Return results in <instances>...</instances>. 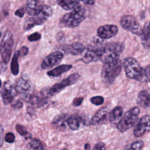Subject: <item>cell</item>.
I'll return each mask as SVG.
<instances>
[{"label": "cell", "mask_w": 150, "mask_h": 150, "mask_svg": "<svg viewBox=\"0 0 150 150\" xmlns=\"http://www.w3.org/2000/svg\"><path fill=\"white\" fill-rule=\"evenodd\" d=\"M84 148H85V149H86V150L90 149V145H89L88 144H85V145H84Z\"/></svg>", "instance_id": "cell-41"}, {"label": "cell", "mask_w": 150, "mask_h": 150, "mask_svg": "<svg viewBox=\"0 0 150 150\" xmlns=\"http://www.w3.org/2000/svg\"><path fill=\"white\" fill-rule=\"evenodd\" d=\"M122 70V62L118 58L104 63L101 77L103 83L106 86L111 84Z\"/></svg>", "instance_id": "cell-2"}, {"label": "cell", "mask_w": 150, "mask_h": 150, "mask_svg": "<svg viewBox=\"0 0 150 150\" xmlns=\"http://www.w3.org/2000/svg\"><path fill=\"white\" fill-rule=\"evenodd\" d=\"M85 46L80 42H74L70 45L68 47L69 52L73 55H80L83 53Z\"/></svg>", "instance_id": "cell-23"}, {"label": "cell", "mask_w": 150, "mask_h": 150, "mask_svg": "<svg viewBox=\"0 0 150 150\" xmlns=\"http://www.w3.org/2000/svg\"><path fill=\"white\" fill-rule=\"evenodd\" d=\"M26 12V9L25 7L23 6H22L21 8H19V9H18L15 12V14L16 16H18V17H20V18H22L23 16L25 13Z\"/></svg>", "instance_id": "cell-34"}, {"label": "cell", "mask_w": 150, "mask_h": 150, "mask_svg": "<svg viewBox=\"0 0 150 150\" xmlns=\"http://www.w3.org/2000/svg\"><path fill=\"white\" fill-rule=\"evenodd\" d=\"M139 112V108L137 107H134L127 111L117 125L118 130L124 132L132 128L137 120Z\"/></svg>", "instance_id": "cell-6"}, {"label": "cell", "mask_w": 150, "mask_h": 150, "mask_svg": "<svg viewBox=\"0 0 150 150\" xmlns=\"http://www.w3.org/2000/svg\"><path fill=\"white\" fill-rule=\"evenodd\" d=\"M6 69V63L2 62L0 63V73L4 72Z\"/></svg>", "instance_id": "cell-39"}, {"label": "cell", "mask_w": 150, "mask_h": 150, "mask_svg": "<svg viewBox=\"0 0 150 150\" xmlns=\"http://www.w3.org/2000/svg\"><path fill=\"white\" fill-rule=\"evenodd\" d=\"M32 87V84L29 80L27 77H21L18 79L15 88L17 92H19V95H21L30 93Z\"/></svg>", "instance_id": "cell-17"}, {"label": "cell", "mask_w": 150, "mask_h": 150, "mask_svg": "<svg viewBox=\"0 0 150 150\" xmlns=\"http://www.w3.org/2000/svg\"><path fill=\"white\" fill-rule=\"evenodd\" d=\"M44 0H27L26 12L30 16L36 15L44 5Z\"/></svg>", "instance_id": "cell-16"}, {"label": "cell", "mask_w": 150, "mask_h": 150, "mask_svg": "<svg viewBox=\"0 0 150 150\" xmlns=\"http://www.w3.org/2000/svg\"><path fill=\"white\" fill-rule=\"evenodd\" d=\"M80 1L86 5H93L96 1V0H80Z\"/></svg>", "instance_id": "cell-40"}, {"label": "cell", "mask_w": 150, "mask_h": 150, "mask_svg": "<svg viewBox=\"0 0 150 150\" xmlns=\"http://www.w3.org/2000/svg\"><path fill=\"white\" fill-rule=\"evenodd\" d=\"M19 56H25L29 52V49L26 46H22L19 50L17 51Z\"/></svg>", "instance_id": "cell-32"}, {"label": "cell", "mask_w": 150, "mask_h": 150, "mask_svg": "<svg viewBox=\"0 0 150 150\" xmlns=\"http://www.w3.org/2000/svg\"><path fill=\"white\" fill-rule=\"evenodd\" d=\"M53 10L48 5H43L41 10L35 15L27 19L23 25V28L26 30L32 29L36 25H40L45 22L52 15Z\"/></svg>", "instance_id": "cell-5"}, {"label": "cell", "mask_w": 150, "mask_h": 150, "mask_svg": "<svg viewBox=\"0 0 150 150\" xmlns=\"http://www.w3.org/2000/svg\"><path fill=\"white\" fill-rule=\"evenodd\" d=\"M104 98L101 96H97L93 97L90 98V101L92 104L96 105H101L104 103Z\"/></svg>", "instance_id": "cell-29"}, {"label": "cell", "mask_w": 150, "mask_h": 150, "mask_svg": "<svg viewBox=\"0 0 150 150\" xmlns=\"http://www.w3.org/2000/svg\"><path fill=\"white\" fill-rule=\"evenodd\" d=\"M13 45V38L11 31L7 30L4 35L1 45L0 54L2 62L7 63L9 61Z\"/></svg>", "instance_id": "cell-7"}, {"label": "cell", "mask_w": 150, "mask_h": 150, "mask_svg": "<svg viewBox=\"0 0 150 150\" xmlns=\"http://www.w3.org/2000/svg\"><path fill=\"white\" fill-rule=\"evenodd\" d=\"M19 55L18 52H15L12 59L11 69V71L13 75H17L19 73V64H18Z\"/></svg>", "instance_id": "cell-25"}, {"label": "cell", "mask_w": 150, "mask_h": 150, "mask_svg": "<svg viewBox=\"0 0 150 150\" xmlns=\"http://www.w3.org/2000/svg\"><path fill=\"white\" fill-rule=\"evenodd\" d=\"M101 47L99 45H89L83 52L84 54L81 60L85 63L97 61L100 58Z\"/></svg>", "instance_id": "cell-10"}, {"label": "cell", "mask_w": 150, "mask_h": 150, "mask_svg": "<svg viewBox=\"0 0 150 150\" xmlns=\"http://www.w3.org/2000/svg\"><path fill=\"white\" fill-rule=\"evenodd\" d=\"M71 67L72 66L70 64H62L49 71L47 73V74L50 77H57L69 71Z\"/></svg>", "instance_id": "cell-21"}, {"label": "cell", "mask_w": 150, "mask_h": 150, "mask_svg": "<svg viewBox=\"0 0 150 150\" xmlns=\"http://www.w3.org/2000/svg\"><path fill=\"white\" fill-rule=\"evenodd\" d=\"M62 150H67V149H65V148H64V149H62Z\"/></svg>", "instance_id": "cell-44"}, {"label": "cell", "mask_w": 150, "mask_h": 150, "mask_svg": "<svg viewBox=\"0 0 150 150\" xmlns=\"http://www.w3.org/2000/svg\"><path fill=\"white\" fill-rule=\"evenodd\" d=\"M66 122L72 130H77L80 126L81 120L77 115H72L67 118Z\"/></svg>", "instance_id": "cell-24"}, {"label": "cell", "mask_w": 150, "mask_h": 150, "mask_svg": "<svg viewBox=\"0 0 150 150\" xmlns=\"http://www.w3.org/2000/svg\"><path fill=\"white\" fill-rule=\"evenodd\" d=\"M40 38H41V35L39 33L35 32L34 33H32L30 35H29L28 38V39L30 42H33V41H37L39 40Z\"/></svg>", "instance_id": "cell-31"}, {"label": "cell", "mask_w": 150, "mask_h": 150, "mask_svg": "<svg viewBox=\"0 0 150 150\" xmlns=\"http://www.w3.org/2000/svg\"><path fill=\"white\" fill-rule=\"evenodd\" d=\"M144 143L142 141H136L124 148V150H141L144 147Z\"/></svg>", "instance_id": "cell-26"}, {"label": "cell", "mask_w": 150, "mask_h": 150, "mask_svg": "<svg viewBox=\"0 0 150 150\" xmlns=\"http://www.w3.org/2000/svg\"><path fill=\"white\" fill-rule=\"evenodd\" d=\"M63 58V54L61 52H54L46 56L42 61L41 63V68L44 70L52 68L60 63Z\"/></svg>", "instance_id": "cell-12"}, {"label": "cell", "mask_w": 150, "mask_h": 150, "mask_svg": "<svg viewBox=\"0 0 150 150\" xmlns=\"http://www.w3.org/2000/svg\"><path fill=\"white\" fill-rule=\"evenodd\" d=\"M29 145L34 150H44L42 142L38 139H32L29 142Z\"/></svg>", "instance_id": "cell-27"}, {"label": "cell", "mask_w": 150, "mask_h": 150, "mask_svg": "<svg viewBox=\"0 0 150 150\" xmlns=\"http://www.w3.org/2000/svg\"><path fill=\"white\" fill-rule=\"evenodd\" d=\"M17 94V91L16 88L13 86L11 83L5 82L4 85V88L2 90L1 96L3 102L5 104H8L11 103Z\"/></svg>", "instance_id": "cell-14"}, {"label": "cell", "mask_w": 150, "mask_h": 150, "mask_svg": "<svg viewBox=\"0 0 150 150\" xmlns=\"http://www.w3.org/2000/svg\"><path fill=\"white\" fill-rule=\"evenodd\" d=\"M86 16V11L85 8L80 5L65 14L60 19V24L64 27L75 28L84 20Z\"/></svg>", "instance_id": "cell-3"}, {"label": "cell", "mask_w": 150, "mask_h": 150, "mask_svg": "<svg viewBox=\"0 0 150 150\" xmlns=\"http://www.w3.org/2000/svg\"><path fill=\"white\" fill-rule=\"evenodd\" d=\"M121 26L125 29L134 34L141 35L142 28H141L137 19L132 15H123L120 19Z\"/></svg>", "instance_id": "cell-8"}, {"label": "cell", "mask_w": 150, "mask_h": 150, "mask_svg": "<svg viewBox=\"0 0 150 150\" xmlns=\"http://www.w3.org/2000/svg\"><path fill=\"white\" fill-rule=\"evenodd\" d=\"M1 36H2V33L0 32V38H1Z\"/></svg>", "instance_id": "cell-43"}, {"label": "cell", "mask_w": 150, "mask_h": 150, "mask_svg": "<svg viewBox=\"0 0 150 150\" xmlns=\"http://www.w3.org/2000/svg\"><path fill=\"white\" fill-rule=\"evenodd\" d=\"M12 107L16 109H19L22 107V103L20 101H16L13 104H12Z\"/></svg>", "instance_id": "cell-38"}, {"label": "cell", "mask_w": 150, "mask_h": 150, "mask_svg": "<svg viewBox=\"0 0 150 150\" xmlns=\"http://www.w3.org/2000/svg\"><path fill=\"white\" fill-rule=\"evenodd\" d=\"M149 95L147 91L142 90L139 91L137 97V104L144 108H146L149 106Z\"/></svg>", "instance_id": "cell-20"}, {"label": "cell", "mask_w": 150, "mask_h": 150, "mask_svg": "<svg viewBox=\"0 0 150 150\" xmlns=\"http://www.w3.org/2000/svg\"><path fill=\"white\" fill-rule=\"evenodd\" d=\"M80 76L78 73H73L69 76H68L66 79H63L60 83H56L52 86L51 87L49 88L48 93L50 96H53L56 95V94L60 92L64 88L67 86L73 85L75 83H76L80 79Z\"/></svg>", "instance_id": "cell-9"}, {"label": "cell", "mask_w": 150, "mask_h": 150, "mask_svg": "<svg viewBox=\"0 0 150 150\" xmlns=\"http://www.w3.org/2000/svg\"><path fill=\"white\" fill-rule=\"evenodd\" d=\"M118 32V27L112 24H107L101 26L97 30V36L103 39H110L115 36Z\"/></svg>", "instance_id": "cell-13"}, {"label": "cell", "mask_w": 150, "mask_h": 150, "mask_svg": "<svg viewBox=\"0 0 150 150\" xmlns=\"http://www.w3.org/2000/svg\"><path fill=\"white\" fill-rule=\"evenodd\" d=\"M124 45L119 42H111L101 46L99 60L103 63L118 58L124 50Z\"/></svg>", "instance_id": "cell-4"}, {"label": "cell", "mask_w": 150, "mask_h": 150, "mask_svg": "<svg viewBox=\"0 0 150 150\" xmlns=\"http://www.w3.org/2000/svg\"><path fill=\"white\" fill-rule=\"evenodd\" d=\"M106 149V146L104 143L103 142H98L96 144L93 150H105Z\"/></svg>", "instance_id": "cell-35"}, {"label": "cell", "mask_w": 150, "mask_h": 150, "mask_svg": "<svg viewBox=\"0 0 150 150\" xmlns=\"http://www.w3.org/2000/svg\"><path fill=\"white\" fill-rule=\"evenodd\" d=\"M83 101V97L75 98L73 101V104L74 106H79L81 104Z\"/></svg>", "instance_id": "cell-36"}, {"label": "cell", "mask_w": 150, "mask_h": 150, "mask_svg": "<svg viewBox=\"0 0 150 150\" xmlns=\"http://www.w3.org/2000/svg\"><path fill=\"white\" fill-rule=\"evenodd\" d=\"M4 142V129L0 124V148L2 146Z\"/></svg>", "instance_id": "cell-37"}, {"label": "cell", "mask_w": 150, "mask_h": 150, "mask_svg": "<svg viewBox=\"0 0 150 150\" xmlns=\"http://www.w3.org/2000/svg\"><path fill=\"white\" fill-rule=\"evenodd\" d=\"M123 115V109L120 106H117L109 112L108 120L114 125H117L121 121Z\"/></svg>", "instance_id": "cell-18"}, {"label": "cell", "mask_w": 150, "mask_h": 150, "mask_svg": "<svg viewBox=\"0 0 150 150\" xmlns=\"http://www.w3.org/2000/svg\"><path fill=\"white\" fill-rule=\"evenodd\" d=\"M66 120H66L65 115H60L59 117H56V118L54 119L53 124L57 127L62 128L65 125L64 122L66 121Z\"/></svg>", "instance_id": "cell-28"}, {"label": "cell", "mask_w": 150, "mask_h": 150, "mask_svg": "<svg viewBox=\"0 0 150 150\" xmlns=\"http://www.w3.org/2000/svg\"><path fill=\"white\" fill-rule=\"evenodd\" d=\"M5 139L8 143H12L15 141V135L12 132H8L5 135Z\"/></svg>", "instance_id": "cell-33"}, {"label": "cell", "mask_w": 150, "mask_h": 150, "mask_svg": "<svg viewBox=\"0 0 150 150\" xmlns=\"http://www.w3.org/2000/svg\"><path fill=\"white\" fill-rule=\"evenodd\" d=\"M1 81L0 80V87H1Z\"/></svg>", "instance_id": "cell-42"}, {"label": "cell", "mask_w": 150, "mask_h": 150, "mask_svg": "<svg viewBox=\"0 0 150 150\" xmlns=\"http://www.w3.org/2000/svg\"><path fill=\"white\" fill-rule=\"evenodd\" d=\"M109 108L107 107H103L100 108L93 116L91 123L93 125H99L105 122L108 120Z\"/></svg>", "instance_id": "cell-15"}, {"label": "cell", "mask_w": 150, "mask_h": 150, "mask_svg": "<svg viewBox=\"0 0 150 150\" xmlns=\"http://www.w3.org/2000/svg\"><path fill=\"white\" fill-rule=\"evenodd\" d=\"M57 4L66 11H71L80 5V0H56Z\"/></svg>", "instance_id": "cell-19"}, {"label": "cell", "mask_w": 150, "mask_h": 150, "mask_svg": "<svg viewBox=\"0 0 150 150\" xmlns=\"http://www.w3.org/2000/svg\"><path fill=\"white\" fill-rule=\"evenodd\" d=\"M141 35V42L142 44L145 49H148L149 48V23L147 22L144 27L142 28Z\"/></svg>", "instance_id": "cell-22"}, {"label": "cell", "mask_w": 150, "mask_h": 150, "mask_svg": "<svg viewBox=\"0 0 150 150\" xmlns=\"http://www.w3.org/2000/svg\"><path fill=\"white\" fill-rule=\"evenodd\" d=\"M126 75L129 79L142 82L149 80V68L147 66L145 69L142 68L139 62L133 57H127L123 62Z\"/></svg>", "instance_id": "cell-1"}, {"label": "cell", "mask_w": 150, "mask_h": 150, "mask_svg": "<svg viewBox=\"0 0 150 150\" xmlns=\"http://www.w3.org/2000/svg\"><path fill=\"white\" fill-rule=\"evenodd\" d=\"M150 129V117L149 115L142 116L138 121L134 129V135L135 137H141Z\"/></svg>", "instance_id": "cell-11"}, {"label": "cell", "mask_w": 150, "mask_h": 150, "mask_svg": "<svg viewBox=\"0 0 150 150\" xmlns=\"http://www.w3.org/2000/svg\"><path fill=\"white\" fill-rule=\"evenodd\" d=\"M16 129L17 131V132L21 135L24 136V137H26L28 136L29 134L26 128L22 125L20 124H17L16 125Z\"/></svg>", "instance_id": "cell-30"}]
</instances>
